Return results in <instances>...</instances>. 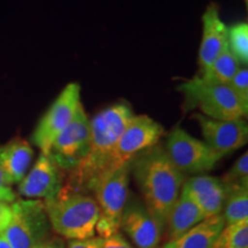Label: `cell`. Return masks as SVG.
<instances>
[{"instance_id": "1", "label": "cell", "mask_w": 248, "mask_h": 248, "mask_svg": "<svg viewBox=\"0 0 248 248\" xmlns=\"http://www.w3.org/2000/svg\"><path fill=\"white\" fill-rule=\"evenodd\" d=\"M135 116L129 104L120 101L105 108L90 120L91 133L88 152L76 168L68 172L67 188L91 193L99 178L109 169L120 136Z\"/></svg>"}, {"instance_id": "2", "label": "cell", "mask_w": 248, "mask_h": 248, "mask_svg": "<svg viewBox=\"0 0 248 248\" xmlns=\"http://www.w3.org/2000/svg\"><path fill=\"white\" fill-rule=\"evenodd\" d=\"M130 171L145 200V207L164 230L167 217L181 194L185 175L173 166L164 147L142 151L131 161Z\"/></svg>"}, {"instance_id": "3", "label": "cell", "mask_w": 248, "mask_h": 248, "mask_svg": "<svg viewBox=\"0 0 248 248\" xmlns=\"http://www.w3.org/2000/svg\"><path fill=\"white\" fill-rule=\"evenodd\" d=\"M51 228L69 240L94 237L99 218L97 201L92 195L66 186L51 199L44 200Z\"/></svg>"}, {"instance_id": "4", "label": "cell", "mask_w": 248, "mask_h": 248, "mask_svg": "<svg viewBox=\"0 0 248 248\" xmlns=\"http://www.w3.org/2000/svg\"><path fill=\"white\" fill-rule=\"evenodd\" d=\"M177 90L184 94L185 106L199 108L201 115L213 120H241L247 116L244 106L228 85L210 84L199 77L185 80Z\"/></svg>"}, {"instance_id": "5", "label": "cell", "mask_w": 248, "mask_h": 248, "mask_svg": "<svg viewBox=\"0 0 248 248\" xmlns=\"http://www.w3.org/2000/svg\"><path fill=\"white\" fill-rule=\"evenodd\" d=\"M130 166L125 164L114 171L101 176L92 187L99 208V218L95 231L100 238H107L120 230L121 218L128 202Z\"/></svg>"}, {"instance_id": "6", "label": "cell", "mask_w": 248, "mask_h": 248, "mask_svg": "<svg viewBox=\"0 0 248 248\" xmlns=\"http://www.w3.org/2000/svg\"><path fill=\"white\" fill-rule=\"evenodd\" d=\"M49 231L44 201L21 199L12 203V219L2 234L12 248H35L48 239Z\"/></svg>"}, {"instance_id": "7", "label": "cell", "mask_w": 248, "mask_h": 248, "mask_svg": "<svg viewBox=\"0 0 248 248\" xmlns=\"http://www.w3.org/2000/svg\"><path fill=\"white\" fill-rule=\"evenodd\" d=\"M163 147L173 166L183 175H204L212 171L222 159L203 141L179 126L169 132Z\"/></svg>"}, {"instance_id": "8", "label": "cell", "mask_w": 248, "mask_h": 248, "mask_svg": "<svg viewBox=\"0 0 248 248\" xmlns=\"http://www.w3.org/2000/svg\"><path fill=\"white\" fill-rule=\"evenodd\" d=\"M82 100L78 83H69L64 86L53 104L40 119L32 133L33 144L40 152L47 154L53 141L67 128L76 116Z\"/></svg>"}, {"instance_id": "9", "label": "cell", "mask_w": 248, "mask_h": 248, "mask_svg": "<svg viewBox=\"0 0 248 248\" xmlns=\"http://www.w3.org/2000/svg\"><path fill=\"white\" fill-rule=\"evenodd\" d=\"M163 135L164 128L159 122L147 115H135L120 136L110 167L106 172L114 171L125 164L131 163V161L142 151L159 144Z\"/></svg>"}, {"instance_id": "10", "label": "cell", "mask_w": 248, "mask_h": 248, "mask_svg": "<svg viewBox=\"0 0 248 248\" xmlns=\"http://www.w3.org/2000/svg\"><path fill=\"white\" fill-rule=\"evenodd\" d=\"M90 133L91 123L82 104L71 123L53 141L47 155L62 171H71L88 152Z\"/></svg>"}, {"instance_id": "11", "label": "cell", "mask_w": 248, "mask_h": 248, "mask_svg": "<svg viewBox=\"0 0 248 248\" xmlns=\"http://www.w3.org/2000/svg\"><path fill=\"white\" fill-rule=\"evenodd\" d=\"M192 119L199 124L204 144L222 157L246 146L248 126L244 119L213 120L201 115L200 113L194 114Z\"/></svg>"}, {"instance_id": "12", "label": "cell", "mask_w": 248, "mask_h": 248, "mask_svg": "<svg viewBox=\"0 0 248 248\" xmlns=\"http://www.w3.org/2000/svg\"><path fill=\"white\" fill-rule=\"evenodd\" d=\"M63 187L62 170L47 154L40 153L32 168L18 183V194L26 199H51Z\"/></svg>"}, {"instance_id": "13", "label": "cell", "mask_w": 248, "mask_h": 248, "mask_svg": "<svg viewBox=\"0 0 248 248\" xmlns=\"http://www.w3.org/2000/svg\"><path fill=\"white\" fill-rule=\"evenodd\" d=\"M229 27L223 22L218 6L210 4L202 15V37L199 47L197 75H202L228 47Z\"/></svg>"}, {"instance_id": "14", "label": "cell", "mask_w": 248, "mask_h": 248, "mask_svg": "<svg viewBox=\"0 0 248 248\" xmlns=\"http://www.w3.org/2000/svg\"><path fill=\"white\" fill-rule=\"evenodd\" d=\"M120 229L128 234L137 248H157L162 239V226L146 207L139 203L125 206Z\"/></svg>"}, {"instance_id": "15", "label": "cell", "mask_w": 248, "mask_h": 248, "mask_svg": "<svg viewBox=\"0 0 248 248\" xmlns=\"http://www.w3.org/2000/svg\"><path fill=\"white\" fill-rule=\"evenodd\" d=\"M182 191L198 204L206 218L222 214L226 192L221 178L208 175L191 176L185 179Z\"/></svg>"}, {"instance_id": "16", "label": "cell", "mask_w": 248, "mask_h": 248, "mask_svg": "<svg viewBox=\"0 0 248 248\" xmlns=\"http://www.w3.org/2000/svg\"><path fill=\"white\" fill-rule=\"evenodd\" d=\"M32 159L33 150L26 139L14 138L0 146V167L11 185L22 181Z\"/></svg>"}, {"instance_id": "17", "label": "cell", "mask_w": 248, "mask_h": 248, "mask_svg": "<svg viewBox=\"0 0 248 248\" xmlns=\"http://www.w3.org/2000/svg\"><path fill=\"white\" fill-rule=\"evenodd\" d=\"M203 219H206V217L198 204L187 194L181 191L177 201L170 209L164 225L167 241L181 237Z\"/></svg>"}, {"instance_id": "18", "label": "cell", "mask_w": 248, "mask_h": 248, "mask_svg": "<svg viewBox=\"0 0 248 248\" xmlns=\"http://www.w3.org/2000/svg\"><path fill=\"white\" fill-rule=\"evenodd\" d=\"M224 226L222 214L209 217L181 237L168 240L161 248H212Z\"/></svg>"}, {"instance_id": "19", "label": "cell", "mask_w": 248, "mask_h": 248, "mask_svg": "<svg viewBox=\"0 0 248 248\" xmlns=\"http://www.w3.org/2000/svg\"><path fill=\"white\" fill-rule=\"evenodd\" d=\"M240 68V62L226 47L225 51L213 62L212 66L202 75H197V77L210 84L228 85Z\"/></svg>"}, {"instance_id": "20", "label": "cell", "mask_w": 248, "mask_h": 248, "mask_svg": "<svg viewBox=\"0 0 248 248\" xmlns=\"http://www.w3.org/2000/svg\"><path fill=\"white\" fill-rule=\"evenodd\" d=\"M222 216L225 225L248 221V186L226 188Z\"/></svg>"}, {"instance_id": "21", "label": "cell", "mask_w": 248, "mask_h": 248, "mask_svg": "<svg viewBox=\"0 0 248 248\" xmlns=\"http://www.w3.org/2000/svg\"><path fill=\"white\" fill-rule=\"evenodd\" d=\"M212 248H248V221L225 225Z\"/></svg>"}, {"instance_id": "22", "label": "cell", "mask_w": 248, "mask_h": 248, "mask_svg": "<svg viewBox=\"0 0 248 248\" xmlns=\"http://www.w3.org/2000/svg\"><path fill=\"white\" fill-rule=\"evenodd\" d=\"M228 48L240 62L241 66L248 63V24L235 23L228 29Z\"/></svg>"}, {"instance_id": "23", "label": "cell", "mask_w": 248, "mask_h": 248, "mask_svg": "<svg viewBox=\"0 0 248 248\" xmlns=\"http://www.w3.org/2000/svg\"><path fill=\"white\" fill-rule=\"evenodd\" d=\"M224 188L248 186V153H245L233 163L231 169L221 178Z\"/></svg>"}, {"instance_id": "24", "label": "cell", "mask_w": 248, "mask_h": 248, "mask_svg": "<svg viewBox=\"0 0 248 248\" xmlns=\"http://www.w3.org/2000/svg\"><path fill=\"white\" fill-rule=\"evenodd\" d=\"M232 92L237 95L239 101L245 107L248 108V69L246 67H241L235 74L231 82L228 84Z\"/></svg>"}, {"instance_id": "25", "label": "cell", "mask_w": 248, "mask_h": 248, "mask_svg": "<svg viewBox=\"0 0 248 248\" xmlns=\"http://www.w3.org/2000/svg\"><path fill=\"white\" fill-rule=\"evenodd\" d=\"M100 248H135L129 241L123 237L120 232L109 235L107 238H102Z\"/></svg>"}, {"instance_id": "26", "label": "cell", "mask_w": 248, "mask_h": 248, "mask_svg": "<svg viewBox=\"0 0 248 248\" xmlns=\"http://www.w3.org/2000/svg\"><path fill=\"white\" fill-rule=\"evenodd\" d=\"M0 200L7 201L12 203L16 200V194L12 190L11 184L7 181L5 172L2 171L1 167H0Z\"/></svg>"}, {"instance_id": "27", "label": "cell", "mask_w": 248, "mask_h": 248, "mask_svg": "<svg viewBox=\"0 0 248 248\" xmlns=\"http://www.w3.org/2000/svg\"><path fill=\"white\" fill-rule=\"evenodd\" d=\"M12 203L0 200V234L4 233L12 219Z\"/></svg>"}, {"instance_id": "28", "label": "cell", "mask_w": 248, "mask_h": 248, "mask_svg": "<svg viewBox=\"0 0 248 248\" xmlns=\"http://www.w3.org/2000/svg\"><path fill=\"white\" fill-rule=\"evenodd\" d=\"M101 240L102 238L100 237H92L82 240H69L67 248H100Z\"/></svg>"}, {"instance_id": "29", "label": "cell", "mask_w": 248, "mask_h": 248, "mask_svg": "<svg viewBox=\"0 0 248 248\" xmlns=\"http://www.w3.org/2000/svg\"><path fill=\"white\" fill-rule=\"evenodd\" d=\"M35 248H64V245L59 238H53V239H46Z\"/></svg>"}, {"instance_id": "30", "label": "cell", "mask_w": 248, "mask_h": 248, "mask_svg": "<svg viewBox=\"0 0 248 248\" xmlns=\"http://www.w3.org/2000/svg\"><path fill=\"white\" fill-rule=\"evenodd\" d=\"M0 248H12L7 239L4 237V234H0Z\"/></svg>"}]
</instances>
